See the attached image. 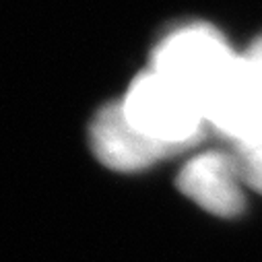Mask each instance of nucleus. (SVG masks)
Segmentation results:
<instances>
[{
    "mask_svg": "<svg viewBox=\"0 0 262 262\" xmlns=\"http://www.w3.org/2000/svg\"><path fill=\"white\" fill-rule=\"evenodd\" d=\"M180 85L201 107L207 124L231 143L262 130L244 60L211 25H186L171 31L153 52V67Z\"/></svg>",
    "mask_w": 262,
    "mask_h": 262,
    "instance_id": "obj_1",
    "label": "nucleus"
},
{
    "mask_svg": "<svg viewBox=\"0 0 262 262\" xmlns=\"http://www.w3.org/2000/svg\"><path fill=\"white\" fill-rule=\"evenodd\" d=\"M124 116L139 133L186 151L205 137L207 120L196 101L155 69L141 73L120 101Z\"/></svg>",
    "mask_w": 262,
    "mask_h": 262,
    "instance_id": "obj_2",
    "label": "nucleus"
},
{
    "mask_svg": "<svg viewBox=\"0 0 262 262\" xmlns=\"http://www.w3.org/2000/svg\"><path fill=\"white\" fill-rule=\"evenodd\" d=\"M91 147L97 159L116 171H139L173 153L176 147L145 137L128 122L120 103H110L91 122Z\"/></svg>",
    "mask_w": 262,
    "mask_h": 262,
    "instance_id": "obj_3",
    "label": "nucleus"
},
{
    "mask_svg": "<svg viewBox=\"0 0 262 262\" xmlns=\"http://www.w3.org/2000/svg\"><path fill=\"white\" fill-rule=\"evenodd\" d=\"M180 190L217 217H235L244 209V180L231 153L207 151L192 157L178 178Z\"/></svg>",
    "mask_w": 262,
    "mask_h": 262,
    "instance_id": "obj_4",
    "label": "nucleus"
},
{
    "mask_svg": "<svg viewBox=\"0 0 262 262\" xmlns=\"http://www.w3.org/2000/svg\"><path fill=\"white\" fill-rule=\"evenodd\" d=\"M231 155L239 167L244 184L262 194V130L242 143H233Z\"/></svg>",
    "mask_w": 262,
    "mask_h": 262,
    "instance_id": "obj_5",
    "label": "nucleus"
},
{
    "mask_svg": "<svg viewBox=\"0 0 262 262\" xmlns=\"http://www.w3.org/2000/svg\"><path fill=\"white\" fill-rule=\"evenodd\" d=\"M244 60V69H246V77L256 101V107L262 116V39L254 41L250 46V50L242 56Z\"/></svg>",
    "mask_w": 262,
    "mask_h": 262,
    "instance_id": "obj_6",
    "label": "nucleus"
}]
</instances>
